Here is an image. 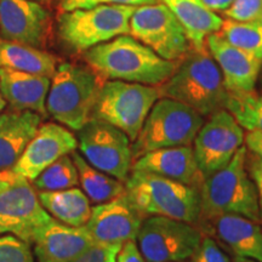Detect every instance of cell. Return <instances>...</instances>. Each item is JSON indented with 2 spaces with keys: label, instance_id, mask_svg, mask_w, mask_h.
Instances as JSON below:
<instances>
[{
  "label": "cell",
  "instance_id": "cell-36",
  "mask_svg": "<svg viewBox=\"0 0 262 262\" xmlns=\"http://www.w3.org/2000/svg\"><path fill=\"white\" fill-rule=\"evenodd\" d=\"M117 262H148L141 254L136 241H127L118 251Z\"/></svg>",
  "mask_w": 262,
  "mask_h": 262
},
{
  "label": "cell",
  "instance_id": "cell-39",
  "mask_svg": "<svg viewBox=\"0 0 262 262\" xmlns=\"http://www.w3.org/2000/svg\"><path fill=\"white\" fill-rule=\"evenodd\" d=\"M232 262H257V261L251 260V258H248V257L234 256V255H233V260H232Z\"/></svg>",
  "mask_w": 262,
  "mask_h": 262
},
{
  "label": "cell",
  "instance_id": "cell-44",
  "mask_svg": "<svg viewBox=\"0 0 262 262\" xmlns=\"http://www.w3.org/2000/svg\"><path fill=\"white\" fill-rule=\"evenodd\" d=\"M181 262H185V261H181Z\"/></svg>",
  "mask_w": 262,
  "mask_h": 262
},
{
  "label": "cell",
  "instance_id": "cell-29",
  "mask_svg": "<svg viewBox=\"0 0 262 262\" xmlns=\"http://www.w3.org/2000/svg\"><path fill=\"white\" fill-rule=\"evenodd\" d=\"M33 182L39 191H61L75 187L79 176L72 157L66 155L48 166Z\"/></svg>",
  "mask_w": 262,
  "mask_h": 262
},
{
  "label": "cell",
  "instance_id": "cell-37",
  "mask_svg": "<svg viewBox=\"0 0 262 262\" xmlns=\"http://www.w3.org/2000/svg\"><path fill=\"white\" fill-rule=\"evenodd\" d=\"M245 147L254 156L262 158V133L260 131H249L244 137Z\"/></svg>",
  "mask_w": 262,
  "mask_h": 262
},
{
  "label": "cell",
  "instance_id": "cell-43",
  "mask_svg": "<svg viewBox=\"0 0 262 262\" xmlns=\"http://www.w3.org/2000/svg\"><path fill=\"white\" fill-rule=\"evenodd\" d=\"M34 2H38V3H47V2H50V0H34Z\"/></svg>",
  "mask_w": 262,
  "mask_h": 262
},
{
  "label": "cell",
  "instance_id": "cell-12",
  "mask_svg": "<svg viewBox=\"0 0 262 262\" xmlns=\"http://www.w3.org/2000/svg\"><path fill=\"white\" fill-rule=\"evenodd\" d=\"M78 146L94 168L125 182L133 165L131 141L126 134L103 120L90 118L78 130Z\"/></svg>",
  "mask_w": 262,
  "mask_h": 262
},
{
  "label": "cell",
  "instance_id": "cell-45",
  "mask_svg": "<svg viewBox=\"0 0 262 262\" xmlns=\"http://www.w3.org/2000/svg\"><path fill=\"white\" fill-rule=\"evenodd\" d=\"M191 262H193V261H191Z\"/></svg>",
  "mask_w": 262,
  "mask_h": 262
},
{
  "label": "cell",
  "instance_id": "cell-32",
  "mask_svg": "<svg viewBox=\"0 0 262 262\" xmlns=\"http://www.w3.org/2000/svg\"><path fill=\"white\" fill-rule=\"evenodd\" d=\"M156 3H158V0H61L60 9L62 12H66L78 9H90L98 5L141 6Z\"/></svg>",
  "mask_w": 262,
  "mask_h": 262
},
{
  "label": "cell",
  "instance_id": "cell-13",
  "mask_svg": "<svg viewBox=\"0 0 262 262\" xmlns=\"http://www.w3.org/2000/svg\"><path fill=\"white\" fill-rule=\"evenodd\" d=\"M244 129L227 110L211 114L199 129L192 147L203 179L224 169L244 143Z\"/></svg>",
  "mask_w": 262,
  "mask_h": 262
},
{
  "label": "cell",
  "instance_id": "cell-30",
  "mask_svg": "<svg viewBox=\"0 0 262 262\" xmlns=\"http://www.w3.org/2000/svg\"><path fill=\"white\" fill-rule=\"evenodd\" d=\"M0 262H34L31 245L15 235L0 237Z\"/></svg>",
  "mask_w": 262,
  "mask_h": 262
},
{
  "label": "cell",
  "instance_id": "cell-35",
  "mask_svg": "<svg viewBox=\"0 0 262 262\" xmlns=\"http://www.w3.org/2000/svg\"><path fill=\"white\" fill-rule=\"evenodd\" d=\"M247 169L251 180L254 181L255 187H256L258 209H260V222L262 224V158L253 155L250 159H248L247 156Z\"/></svg>",
  "mask_w": 262,
  "mask_h": 262
},
{
  "label": "cell",
  "instance_id": "cell-7",
  "mask_svg": "<svg viewBox=\"0 0 262 262\" xmlns=\"http://www.w3.org/2000/svg\"><path fill=\"white\" fill-rule=\"evenodd\" d=\"M135 9L129 5H98L62 12L57 18L58 37L71 50L84 52L129 34L130 17Z\"/></svg>",
  "mask_w": 262,
  "mask_h": 262
},
{
  "label": "cell",
  "instance_id": "cell-31",
  "mask_svg": "<svg viewBox=\"0 0 262 262\" xmlns=\"http://www.w3.org/2000/svg\"><path fill=\"white\" fill-rule=\"evenodd\" d=\"M222 12L233 21L262 22V0H233Z\"/></svg>",
  "mask_w": 262,
  "mask_h": 262
},
{
  "label": "cell",
  "instance_id": "cell-4",
  "mask_svg": "<svg viewBox=\"0 0 262 262\" xmlns=\"http://www.w3.org/2000/svg\"><path fill=\"white\" fill-rule=\"evenodd\" d=\"M124 183L126 195L146 216H164L193 225L199 222V188L137 170H133Z\"/></svg>",
  "mask_w": 262,
  "mask_h": 262
},
{
  "label": "cell",
  "instance_id": "cell-33",
  "mask_svg": "<svg viewBox=\"0 0 262 262\" xmlns=\"http://www.w3.org/2000/svg\"><path fill=\"white\" fill-rule=\"evenodd\" d=\"M122 245L94 243L80 255L68 262H117L118 251Z\"/></svg>",
  "mask_w": 262,
  "mask_h": 262
},
{
  "label": "cell",
  "instance_id": "cell-40",
  "mask_svg": "<svg viewBox=\"0 0 262 262\" xmlns=\"http://www.w3.org/2000/svg\"><path fill=\"white\" fill-rule=\"evenodd\" d=\"M5 106H6V101L4 100V97H3L2 93H0V113H2L3 111H4Z\"/></svg>",
  "mask_w": 262,
  "mask_h": 262
},
{
  "label": "cell",
  "instance_id": "cell-10",
  "mask_svg": "<svg viewBox=\"0 0 262 262\" xmlns=\"http://www.w3.org/2000/svg\"><path fill=\"white\" fill-rule=\"evenodd\" d=\"M202 239V231L195 225L149 216L141 225L136 244L148 262H181L193 256Z\"/></svg>",
  "mask_w": 262,
  "mask_h": 262
},
{
  "label": "cell",
  "instance_id": "cell-34",
  "mask_svg": "<svg viewBox=\"0 0 262 262\" xmlns=\"http://www.w3.org/2000/svg\"><path fill=\"white\" fill-rule=\"evenodd\" d=\"M193 262H231L217 242L211 237H204L191 257Z\"/></svg>",
  "mask_w": 262,
  "mask_h": 262
},
{
  "label": "cell",
  "instance_id": "cell-22",
  "mask_svg": "<svg viewBox=\"0 0 262 262\" xmlns=\"http://www.w3.org/2000/svg\"><path fill=\"white\" fill-rule=\"evenodd\" d=\"M41 119L40 114L32 111L11 110L0 113V171L14 169Z\"/></svg>",
  "mask_w": 262,
  "mask_h": 262
},
{
  "label": "cell",
  "instance_id": "cell-2",
  "mask_svg": "<svg viewBox=\"0 0 262 262\" xmlns=\"http://www.w3.org/2000/svg\"><path fill=\"white\" fill-rule=\"evenodd\" d=\"M158 88L162 97L179 101L203 117L226 110L227 104L228 91L221 71L206 48L189 50Z\"/></svg>",
  "mask_w": 262,
  "mask_h": 262
},
{
  "label": "cell",
  "instance_id": "cell-1",
  "mask_svg": "<svg viewBox=\"0 0 262 262\" xmlns=\"http://www.w3.org/2000/svg\"><path fill=\"white\" fill-rule=\"evenodd\" d=\"M84 60L102 79L159 86L169 79L176 62L157 55L129 34L84 51Z\"/></svg>",
  "mask_w": 262,
  "mask_h": 262
},
{
  "label": "cell",
  "instance_id": "cell-16",
  "mask_svg": "<svg viewBox=\"0 0 262 262\" xmlns=\"http://www.w3.org/2000/svg\"><path fill=\"white\" fill-rule=\"evenodd\" d=\"M77 147V137L67 127L56 123L40 124L12 171L34 181L48 166L62 156L74 152Z\"/></svg>",
  "mask_w": 262,
  "mask_h": 262
},
{
  "label": "cell",
  "instance_id": "cell-17",
  "mask_svg": "<svg viewBox=\"0 0 262 262\" xmlns=\"http://www.w3.org/2000/svg\"><path fill=\"white\" fill-rule=\"evenodd\" d=\"M205 45L220 68L228 93H248L255 90L262 68V60L229 44L217 32L206 38Z\"/></svg>",
  "mask_w": 262,
  "mask_h": 262
},
{
  "label": "cell",
  "instance_id": "cell-11",
  "mask_svg": "<svg viewBox=\"0 0 262 262\" xmlns=\"http://www.w3.org/2000/svg\"><path fill=\"white\" fill-rule=\"evenodd\" d=\"M129 34L168 61H180L191 50L186 32L165 4L136 6Z\"/></svg>",
  "mask_w": 262,
  "mask_h": 262
},
{
  "label": "cell",
  "instance_id": "cell-42",
  "mask_svg": "<svg viewBox=\"0 0 262 262\" xmlns=\"http://www.w3.org/2000/svg\"><path fill=\"white\" fill-rule=\"evenodd\" d=\"M258 84H260V89L262 91V68H261V72H260V75H258Z\"/></svg>",
  "mask_w": 262,
  "mask_h": 262
},
{
  "label": "cell",
  "instance_id": "cell-15",
  "mask_svg": "<svg viewBox=\"0 0 262 262\" xmlns=\"http://www.w3.org/2000/svg\"><path fill=\"white\" fill-rule=\"evenodd\" d=\"M50 12L34 0H0V37L42 49L50 31Z\"/></svg>",
  "mask_w": 262,
  "mask_h": 262
},
{
  "label": "cell",
  "instance_id": "cell-8",
  "mask_svg": "<svg viewBox=\"0 0 262 262\" xmlns=\"http://www.w3.org/2000/svg\"><path fill=\"white\" fill-rule=\"evenodd\" d=\"M160 96L158 86L122 80L103 83L91 118L103 120L135 141L146 118Z\"/></svg>",
  "mask_w": 262,
  "mask_h": 262
},
{
  "label": "cell",
  "instance_id": "cell-14",
  "mask_svg": "<svg viewBox=\"0 0 262 262\" xmlns=\"http://www.w3.org/2000/svg\"><path fill=\"white\" fill-rule=\"evenodd\" d=\"M146 215L136 208L126 193L91 208L85 228L95 243L123 245L136 241Z\"/></svg>",
  "mask_w": 262,
  "mask_h": 262
},
{
  "label": "cell",
  "instance_id": "cell-28",
  "mask_svg": "<svg viewBox=\"0 0 262 262\" xmlns=\"http://www.w3.org/2000/svg\"><path fill=\"white\" fill-rule=\"evenodd\" d=\"M226 110L243 129L262 133V94L256 91L228 93Z\"/></svg>",
  "mask_w": 262,
  "mask_h": 262
},
{
  "label": "cell",
  "instance_id": "cell-41",
  "mask_svg": "<svg viewBox=\"0 0 262 262\" xmlns=\"http://www.w3.org/2000/svg\"><path fill=\"white\" fill-rule=\"evenodd\" d=\"M6 173H8V171H0V187L4 185L5 179H6Z\"/></svg>",
  "mask_w": 262,
  "mask_h": 262
},
{
  "label": "cell",
  "instance_id": "cell-38",
  "mask_svg": "<svg viewBox=\"0 0 262 262\" xmlns=\"http://www.w3.org/2000/svg\"><path fill=\"white\" fill-rule=\"evenodd\" d=\"M233 0H202V3L211 11H225Z\"/></svg>",
  "mask_w": 262,
  "mask_h": 262
},
{
  "label": "cell",
  "instance_id": "cell-23",
  "mask_svg": "<svg viewBox=\"0 0 262 262\" xmlns=\"http://www.w3.org/2000/svg\"><path fill=\"white\" fill-rule=\"evenodd\" d=\"M163 4L179 19L194 50L205 49L206 38L219 32L224 22L220 16L203 4L202 0H163Z\"/></svg>",
  "mask_w": 262,
  "mask_h": 262
},
{
  "label": "cell",
  "instance_id": "cell-20",
  "mask_svg": "<svg viewBox=\"0 0 262 262\" xmlns=\"http://www.w3.org/2000/svg\"><path fill=\"white\" fill-rule=\"evenodd\" d=\"M131 170L156 173L196 188L204 181L191 145L150 150L135 159Z\"/></svg>",
  "mask_w": 262,
  "mask_h": 262
},
{
  "label": "cell",
  "instance_id": "cell-26",
  "mask_svg": "<svg viewBox=\"0 0 262 262\" xmlns=\"http://www.w3.org/2000/svg\"><path fill=\"white\" fill-rule=\"evenodd\" d=\"M71 157L77 166L83 192L91 202L101 204L125 193V183L123 181L94 168L83 156L75 150L72 152Z\"/></svg>",
  "mask_w": 262,
  "mask_h": 262
},
{
  "label": "cell",
  "instance_id": "cell-24",
  "mask_svg": "<svg viewBox=\"0 0 262 262\" xmlns=\"http://www.w3.org/2000/svg\"><path fill=\"white\" fill-rule=\"evenodd\" d=\"M38 196L42 208L62 224L83 227L89 220L90 199L83 189L72 187L61 191H40Z\"/></svg>",
  "mask_w": 262,
  "mask_h": 262
},
{
  "label": "cell",
  "instance_id": "cell-9",
  "mask_svg": "<svg viewBox=\"0 0 262 262\" xmlns=\"http://www.w3.org/2000/svg\"><path fill=\"white\" fill-rule=\"evenodd\" d=\"M51 220L28 180L8 171L0 187V234H14L31 245L39 229Z\"/></svg>",
  "mask_w": 262,
  "mask_h": 262
},
{
  "label": "cell",
  "instance_id": "cell-6",
  "mask_svg": "<svg viewBox=\"0 0 262 262\" xmlns=\"http://www.w3.org/2000/svg\"><path fill=\"white\" fill-rule=\"evenodd\" d=\"M203 124L204 117L191 107L172 98L160 97L133 141V159L159 148L189 146Z\"/></svg>",
  "mask_w": 262,
  "mask_h": 262
},
{
  "label": "cell",
  "instance_id": "cell-19",
  "mask_svg": "<svg viewBox=\"0 0 262 262\" xmlns=\"http://www.w3.org/2000/svg\"><path fill=\"white\" fill-rule=\"evenodd\" d=\"M94 243L85 226L73 227L52 217L37 232L32 244L39 262H68Z\"/></svg>",
  "mask_w": 262,
  "mask_h": 262
},
{
  "label": "cell",
  "instance_id": "cell-3",
  "mask_svg": "<svg viewBox=\"0 0 262 262\" xmlns=\"http://www.w3.org/2000/svg\"><path fill=\"white\" fill-rule=\"evenodd\" d=\"M248 149L242 146L224 169L204 179L199 187L201 220L241 215L260 222L257 192L247 169Z\"/></svg>",
  "mask_w": 262,
  "mask_h": 262
},
{
  "label": "cell",
  "instance_id": "cell-5",
  "mask_svg": "<svg viewBox=\"0 0 262 262\" xmlns=\"http://www.w3.org/2000/svg\"><path fill=\"white\" fill-rule=\"evenodd\" d=\"M102 85V78L89 66L61 63L51 77L47 112L64 126L80 130L91 118Z\"/></svg>",
  "mask_w": 262,
  "mask_h": 262
},
{
  "label": "cell",
  "instance_id": "cell-21",
  "mask_svg": "<svg viewBox=\"0 0 262 262\" xmlns=\"http://www.w3.org/2000/svg\"><path fill=\"white\" fill-rule=\"evenodd\" d=\"M51 78L0 68V93L11 110L32 111L45 117Z\"/></svg>",
  "mask_w": 262,
  "mask_h": 262
},
{
  "label": "cell",
  "instance_id": "cell-18",
  "mask_svg": "<svg viewBox=\"0 0 262 262\" xmlns=\"http://www.w3.org/2000/svg\"><path fill=\"white\" fill-rule=\"evenodd\" d=\"M202 233L212 235L234 256L262 262V225L241 215H221L203 220Z\"/></svg>",
  "mask_w": 262,
  "mask_h": 262
},
{
  "label": "cell",
  "instance_id": "cell-25",
  "mask_svg": "<svg viewBox=\"0 0 262 262\" xmlns=\"http://www.w3.org/2000/svg\"><path fill=\"white\" fill-rule=\"evenodd\" d=\"M0 68L51 78L57 58L41 49L0 39Z\"/></svg>",
  "mask_w": 262,
  "mask_h": 262
},
{
  "label": "cell",
  "instance_id": "cell-27",
  "mask_svg": "<svg viewBox=\"0 0 262 262\" xmlns=\"http://www.w3.org/2000/svg\"><path fill=\"white\" fill-rule=\"evenodd\" d=\"M217 33L233 47L262 60V22H239L227 18Z\"/></svg>",
  "mask_w": 262,
  "mask_h": 262
}]
</instances>
